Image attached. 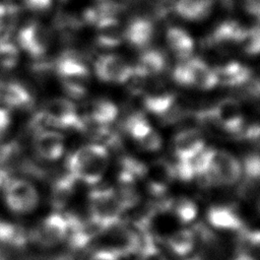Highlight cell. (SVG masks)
<instances>
[{
    "instance_id": "obj_1",
    "label": "cell",
    "mask_w": 260,
    "mask_h": 260,
    "mask_svg": "<svg viewBox=\"0 0 260 260\" xmlns=\"http://www.w3.org/2000/svg\"><path fill=\"white\" fill-rule=\"evenodd\" d=\"M109 151L103 144H87L79 147L66 160V169L76 181L87 185L99 183L108 168Z\"/></svg>"
},
{
    "instance_id": "obj_2",
    "label": "cell",
    "mask_w": 260,
    "mask_h": 260,
    "mask_svg": "<svg viewBox=\"0 0 260 260\" xmlns=\"http://www.w3.org/2000/svg\"><path fill=\"white\" fill-rule=\"evenodd\" d=\"M29 128L34 131L43 129H81V116L73 102L66 98L48 101L44 108L30 119Z\"/></svg>"
},
{
    "instance_id": "obj_3",
    "label": "cell",
    "mask_w": 260,
    "mask_h": 260,
    "mask_svg": "<svg viewBox=\"0 0 260 260\" xmlns=\"http://www.w3.org/2000/svg\"><path fill=\"white\" fill-rule=\"evenodd\" d=\"M53 68L62 83L64 91L70 98L81 99L85 95L90 73L78 52L65 51L54 62Z\"/></svg>"
},
{
    "instance_id": "obj_4",
    "label": "cell",
    "mask_w": 260,
    "mask_h": 260,
    "mask_svg": "<svg viewBox=\"0 0 260 260\" xmlns=\"http://www.w3.org/2000/svg\"><path fill=\"white\" fill-rule=\"evenodd\" d=\"M88 200L89 218L104 228L106 232L121 223L123 210L115 189H93L88 195Z\"/></svg>"
},
{
    "instance_id": "obj_5",
    "label": "cell",
    "mask_w": 260,
    "mask_h": 260,
    "mask_svg": "<svg viewBox=\"0 0 260 260\" xmlns=\"http://www.w3.org/2000/svg\"><path fill=\"white\" fill-rule=\"evenodd\" d=\"M242 175V165L229 151L213 148L209 168L203 178L198 180L201 186H232Z\"/></svg>"
},
{
    "instance_id": "obj_6",
    "label": "cell",
    "mask_w": 260,
    "mask_h": 260,
    "mask_svg": "<svg viewBox=\"0 0 260 260\" xmlns=\"http://www.w3.org/2000/svg\"><path fill=\"white\" fill-rule=\"evenodd\" d=\"M173 78L180 85L202 90L212 89L218 84L214 69L197 57H191L177 65Z\"/></svg>"
},
{
    "instance_id": "obj_7",
    "label": "cell",
    "mask_w": 260,
    "mask_h": 260,
    "mask_svg": "<svg viewBox=\"0 0 260 260\" xmlns=\"http://www.w3.org/2000/svg\"><path fill=\"white\" fill-rule=\"evenodd\" d=\"M7 207L18 214L32 211L39 203L36 187L24 179H10L3 187Z\"/></svg>"
},
{
    "instance_id": "obj_8",
    "label": "cell",
    "mask_w": 260,
    "mask_h": 260,
    "mask_svg": "<svg viewBox=\"0 0 260 260\" xmlns=\"http://www.w3.org/2000/svg\"><path fill=\"white\" fill-rule=\"evenodd\" d=\"M67 236L68 222L65 215L54 212L29 233V241L42 247H54L62 243Z\"/></svg>"
},
{
    "instance_id": "obj_9",
    "label": "cell",
    "mask_w": 260,
    "mask_h": 260,
    "mask_svg": "<svg viewBox=\"0 0 260 260\" xmlns=\"http://www.w3.org/2000/svg\"><path fill=\"white\" fill-rule=\"evenodd\" d=\"M52 41L50 30L39 22L24 24L17 34L18 46L34 59H42Z\"/></svg>"
},
{
    "instance_id": "obj_10",
    "label": "cell",
    "mask_w": 260,
    "mask_h": 260,
    "mask_svg": "<svg viewBox=\"0 0 260 260\" xmlns=\"http://www.w3.org/2000/svg\"><path fill=\"white\" fill-rule=\"evenodd\" d=\"M213 119L223 132L240 136L244 129V115L240 103L233 98H225L210 108Z\"/></svg>"
},
{
    "instance_id": "obj_11",
    "label": "cell",
    "mask_w": 260,
    "mask_h": 260,
    "mask_svg": "<svg viewBox=\"0 0 260 260\" xmlns=\"http://www.w3.org/2000/svg\"><path fill=\"white\" fill-rule=\"evenodd\" d=\"M132 72L133 67L118 55L105 54L94 61V73L105 82L127 83Z\"/></svg>"
},
{
    "instance_id": "obj_12",
    "label": "cell",
    "mask_w": 260,
    "mask_h": 260,
    "mask_svg": "<svg viewBox=\"0 0 260 260\" xmlns=\"http://www.w3.org/2000/svg\"><path fill=\"white\" fill-rule=\"evenodd\" d=\"M125 129L137 144L146 151H156L161 146V137L142 113L130 115L125 122Z\"/></svg>"
},
{
    "instance_id": "obj_13",
    "label": "cell",
    "mask_w": 260,
    "mask_h": 260,
    "mask_svg": "<svg viewBox=\"0 0 260 260\" xmlns=\"http://www.w3.org/2000/svg\"><path fill=\"white\" fill-rule=\"evenodd\" d=\"M175 178L174 166L166 159H156L149 165H145L142 179L145 180L149 192L153 196L160 197Z\"/></svg>"
},
{
    "instance_id": "obj_14",
    "label": "cell",
    "mask_w": 260,
    "mask_h": 260,
    "mask_svg": "<svg viewBox=\"0 0 260 260\" xmlns=\"http://www.w3.org/2000/svg\"><path fill=\"white\" fill-rule=\"evenodd\" d=\"M204 147V136L198 128H185L179 131L173 140V150L177 160L190 159Z\"/></svg>"
},
{
    "instance_id": "obj_15",
    "label": "cell",
    "mask_w": 260,
    "mask_h": 260,
    "mask_svg": "<svg viewBox=\"0 0 260 260\" xmlns=\"http://www.w3.org/2000/svg\"><path fill=\"white\" fill-rule=\"evenodd\" d=\"M64 136L54 129H43L35 132L34 147L39 157L54 161L64 152Z\"/></svg>"
},
{
    "instance_id": "obj_16",
    "label": "cell",
    "mask_w": 260,
    "mask_h": 260,
    "mask_svg": "<svg viewBox=\"0 0 260 260\" xmlns=\"http://www.w3.org/2000/svg\"><path fill=\"white\" fill-rule=\"evenodd\" d=\"M210 225L221 231H240L244 222L237 209L229 205H212L206 214Z\"/></svg>"
},
{
    "instance_id": "obj_17",
    "label": "cell",
    "mask_w": 260,
    "mask_h": 260,
    "mask_svg": "<svg viewBox=\"0 0 260 260\" xmlns=\"http://www.w3.org/2000/svg\"><path fill=\"white\" fill-rule=\"evenodd\" d=\"M167 68L166 54L156 49H147L141 53L137 64L133 67L134 73L151 78L159 75Z\"/></svg>"
},
{
    "instance_id": "obj_18",
    "label": "cell",
    "mask_w": 260,
    "mask_h": 260,
    "mask_svg": "<svg viewBox=\"0 0 260 260\" xmlns=\"http://www.w3.org/2000/svg\"><path fill=\"white\" fill-rule=\"evenodd\" d=\"M154 26L152 21L146 17L132 19L124 30V38L136 48H146L152 41Z\"/></svg>"
},
{
    "instance_id": "obj_19",
    "label": "cell",
    "mask_w": 260,
    "mask_h": 260,
    "mask_svg": "<svg viewBox=\"0 0 260 260\" xmlns=\"http://www.w3.org/2000/svg\"><path fill=\"white\" fill-rule=\"evenodd\" d=\"M0 100L11 109H27L34 102L30 91L18 81H3Z\"/></svg>"
},
{
    "instance_id": "obj_20",
    "label": "cell",
    "mask_w": 260,
    "mask_h": 260,
    "mask_svg": "<svg viewBox=\"0 0 260 260\" xmlns=\"http://www.w3.org/2000/svg\"><path fill=\"white\" fill-rule=\"evenodd\" d=\"M217 82L226 86H239L248 83L251 80V70L239 63L232 61L223 66L214 69Z\"/></svg>"
},
{
    "instance_id": "obj_21",
    "label": "cell",
    "mask_w": 260,
    "mask_h": 260,
    "mask_svg": "<svg viewBox=\"0 0 260 260\" xmlns=\"http://www.w3.org/2000/svg\"><path fill=\"white\" fill-rule=\"evenodd\" d=\"M167 43L173 54L181 61L188 60L192 57L194 43L189 34L177 26H171L167 30Z\"/></svg>"
},
{
    "instance_id": "obj_22",
    "label": "cell",
    "mask_w": 260,
    "mask_h": 260,
    "mask_svg": "<svg viewBox=\"0 0 260 260\" xmlns=\"http://www.w3.org/2000/svg\"><path fill=\"white\" fill-rule=\"evenodd\" d=\"M76 182V179L68 172L53 182L51 203L56 210H61L68 204L75 191Z\"/></svg>"
},
{
    "instance_id": "obj_23",
    "label": "cell",
    "mask_w": 260,
    "mask_h": 260,
    "mask_svg": "<svg viewBox=\"0 0 260 260\" xmlns=\"http://www.w3.org/2000/svg\"><path fill=\"white\" fill-rule=\"evenodd\" d=\"M95 26L98 29L96 43L101 47L114 48L122 43L124 30L117 18H104Z\"/></svg>"
},
{
    "instance_id": "obj_24",
    "label": "cell",
    "mask_w": 260,
    "mask_h": 260,
    "mask_svg": "<svg viewBox=\"0 0 260 260\" xmlns=\"http://www.w3.org/2000/svg\"><path fill=\"white\" fill-rule=\"evenodd\" d=\"M196 235L190 229L174 232L167 238V246L177 256H188L195 247Z\"/></svg>"
},
{
    "instance_id": "obj_25",
    "label": "cell",
    "mask_w": 260,
    "mask_h": 260,
    "mask_svg": "<svg viewBox=\"0 0 260 260\" xmlns=\"http://www.w3.org/2000/svg\"><path fill=\"white\" fill-rule=\"evenodd\" d=\"M88 109L84 117L106 126H110L119 114L118 107L113 102L105 99L93 101Z\"/></svg>"
},
{
    "instance_id": "obj_26",
    "label": "cell",
    "mask_w": 260,
    "mask_h": 260,
    "mask_svg": "<svg viewBox=\"0 0 260 260\" xmlns=\"http://www.w3.org/2000/svg\"><path fill=\"white\" fill-rule=\"evenodd\" d=\"M29 241V233L15 223L0 220V245L23 248Z\"/></svg>"
},
{
    "instance_id": "obj_27",
    "label": "cell",
    "mask_w": 260,
    "mask_h": 260,
    "mask_svg": "<svg viewBox=\"0 0 260 260\" xmlns=\"http://www.w3.org/2000/svg\"><path fill=\"white\" fill-rule=\"evenodd\" d=\"M168 210H171L182 223L192 222L197 216V205L188 197H179L168 201Z\"/></svg>"
},
{
    "instance_id": "obj_28",
    "label": "cell",
    "mask_w": 260,
    "mask_h": 260,
    "mask_svg": "<svg viewBox=\"0 0 260 260\" xmlns=\"http://www.w3.org/2000/svg\"><path fill=\"white\" fill-rule=\"evenodd\" d=\"M23 149L17 141H10L0 146V168L12 172L23 160Z\"/></svg>"
},
{
    "instance_id": "obj_29",
    "label": "cell",
    "mask_w": 260,
    "mask_h": 260,
    "mask_svg": "<svg viewBox=\"0 0 260 260\" xmlns=\"http://www.w3.org/2000/svg\"><path fill=\"white\" fill-rule=\"evenodd\" d=\"M19 60L18 47L5 36H0V67L12 69Z\"/></svg>"
},
{
    "instance_id": "obj_30",
    "label": "cell",
    "mask_w": 260,
    "mask_h": 260,
    "mask_svg": "<svg viewBox=\"0 0 260 260\" xmlns=\"http://www.w3.org/2000/svg\"><path fill=\"white\" fill-rule=\"evenodd\" d=\"M138 260H168L149 232L142 233Z\"/></svg>"
},
{
    "instance_id": "obj_31",
    "label": "cell",
    "mask_w": 260,
    "mask_h": 260,
    "mask_svg": "<svg viewBox=\"0 0 260 260\" xmlns=\"http://www.w3.org/2000/svg\"><path fill=\"white\" fill-rule=\"evenodd\" d=\"M242 174H244V180L250 182H259L260 176V159L258 153H250L245 156L243 160Z\"/></svg>"
},
{
    "instance_id": "obj_32",
    "label": "cell",
    "mask_w": 260,
    "mask_h": 260,
    "mask_svg": "<svg viewBox=\"0 0 260 260\" xmlns=\"http://www.w3.org/2000/svg\"><path fill=\"white\" fill-rule=\"evenodd\" d=\"M22 2L31 11H45L52 5V0H22Z\"/></svg>"
},
{
    "instance_id": "obj_33",
    "label": "cell",
    "mask_w": 260,
    "mask_h": 260,
    "mask_svg": "<svg viewBox=\"0 0 260 260\" xmlns=\"http://www.w3.org/2000/svg\"><path fill=\"white\" fill-rule=\"evenodd\" d=\"M88 260H121V258L111 249H100L92 253Z\"/></svg>"
},
{
    "instance_id": "obj_34",
    "label": "cell",
    "mask_w": 260,
    "mask_h": 260,
    "mask_svg": "<svg viewBox=\"0 0 260 260\" xmlns=\"http://www.w3.org/2000/svg\"><path fill=\"white\" fill-rule=\"evenodd\" d=\"M244 9L252 15H259V9H260V0H242Z\"/></svg>"
},
{
    "instance_id": "obj_35",
    "label": "cell",
    "mask_w": 260,
    "mask_h": 260,
    "mask_svg": "<svg viewBox=\"0 0 260 260\" xmlns=\"http://www.w3.org/2000/svg\"><path fill=\"white\" fill-rule=\"evenodd\" d=\"M12 10H13V7H10L3 3H0V35L4 28L7 18H9L11 16Z\"/></svg>"
},
{
    "instance_id": "obj_36",
    "label": "cell",
    "mask_w": 260,
    "mask_h": 260,
    "mask_svg": "<svg viewBox=\"0 0 260 260\" xmlns=\"http://www.w3.org/2000/svg\"><path fill=\"white\" fill-rule=\"evenodd\" d=\"M10 125V115L6 109L0 108V136H2Z\"/></svg>"
},
{
    "instance_id": "obj_37",
    "label": "cell",
    "mask_w": 260,
    "mask_h": 260,
    "mask_svg": "<svg viewBox=\"0 0 260 260\" xmlns=\"http://www.w3.org/2000/svg\"><path fill=\"white\" fill-rule=\"evenodd\" d=\"M233 260H255L252 256L248 255L247 253H240L238 256H236Z\"/></svg>"
},
{
    "instance_id": "obj_38",
    "label": "cell",
    "mask_w": 260,
    "mask_h": 260,
    "mask_svg": "<svg viewBox=\"0 0 260 260\" xmlns=\"http://www.w3.org/2000/svg\"><path fill=\"white\" fill-rule=\"evenodd\" d=\"M0 260H8V254L0 249Z\"/></svg>"
},
{
    "instance_id": "obj_39",
    "label": "cell",
    "mask_w": 260,
    "mask_h": 260,
    "mask_svg": "<svg viewBox=\"0 0 260 260\" xmlns=\"http://www.w3.org/2000/svg\"><path fill=\"white\" fill-rule=\"evenodd\" d=\"M186 260H203V258L201 256H199V255H196V256H192L190 258H187Z\"/></svg>"
},
{
    "instance_id": "obj_40",
    "label": "cell",
    "mask_w": 260,
    "mask_h": 260,
    "mask_svg": "<svg viewBox=\"0 0 260 260\" xmlns=\"http://www.w3.org/2000/svg\"><path fill=\"white\" fill-rule=\"evenodd\" d=\"M2 84H3V80L0 79V94H1V89H2Z\"/></svg>"
}]
</instances>
